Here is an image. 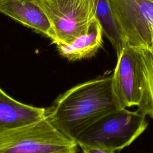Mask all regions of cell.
<instances>
[{
  "label": "cell",
  "instance_id": "1",
  "mask_svg": "<svg viewBox=\"0 0 153 153\" xmlns=\"http://www.w3.org/2000/svg\"><path fill=\"white\" fill-rule=\"evenodd\" d=\"M121 108L112 90L111 75L88 81L70 88L47 109V116L54 127L74 141L96 121Z\"/></svg>",
  "mask_w": 153,
  "mask_h": 153
},
{
  "label": "cell",
  "instance_id": "2",
  "mask_svg": "<svg viewBox=\"0 0 153 153\" xmlns=\"http://www.w3.org/2000/svg\"><path fill=\"white\" fill-rule=\"evenodd\" d=\"M145 116L121 108L110 112L83 130L75 139L79 146L120 151L128 146L146 128Z\"/></svg>",
  "mask_w": 153,
  "mask_h": 153
},
{
  "label": "cell",
  "instance_id": "3",
  "mask_svg": "<svg viewBox=\"0 0 153 153\" xmlns=\"http://www.w3.org/2000/svg\"><path fill=\"white\" fill-rule=\"evenodd\" d=\"M78 145L50 121L42 119L0 133V153H60Z\"/></svg>",
  "mask_w": 153,
  "mask_h": 153
},
{
  "label": "cell",
  "instance_id": "4",
  "mask_svg": "<svg viewBox=\"0 0 153 153\" xmlns=\"http://www.w3.org/2000/svg\"><path fill=\"white\" fill-rule=\"evenodd\" d=\"M50 23L51 39L68 44L86 32L96 19L98 0H38Z\"/></svg>",
  "mask_w": 153,
  "mask_h": 153
},
{
  "label": "cell",
  "instance_id": "5",
  "mask_svg": "<svg viewBox=\"0 0 153 153\" xmlns=\"http://www.w3.org/2000/svg\"><path fill=\"white\" fill-rule=\"evenodd\" d=\"M120 27L123 47L149 48L152 40L153 1L108 0Z\"/></svg>",
  "mask_w": 153,
  "mask_h": 153
},
{
  "label": "cell",
  "instance_id": "6",
  "mask_svg": "<svg viewBox=\"0 0 153 153\" xmlns=\"http://www.w3.org/2000/svg\"><path fill=\"white\" fill-rule=\"evenodd\" d=\"M112 85L123 108L138 105L141 96V74L134 53L128 47H124L117 56Z\"/></svg>",
  "mask_w": 153,
  "mask_h": 153
},
{
  "label": "cell",
  "instance_id": "7",
  "mask_svg": "<svg viewBox=\"0 0 153 153\" xmlns=\"http://www.w3.org/2000/svg\"><path fill=\"white\" fill-rule=\"evenodd\" d=\"M0 12L51 39V25L38 0H0Z\"/></svg>",
  "mask_w": 153,
  "mask_h": 153
},
{
  "label": "cell",
  "instance_id": "8",
  "mask_svg": "<svg viewBox=\"0 0 153 153\" xmlns=\"http://www.w3.org/2000/svg\"><path fill=\"white\" fill-rule=\"evenodd\" d=\"M46 115L47 109L19 102L0 88V133L33 123Z\"/></svg>",
  "mask_w": 153,
  "mask_h": 153
},
{
  "label": "cell",
  "instance_id": "9",
  "mask_svg": "<svg viewBox=\"0 0 153 153\" xmlns=\"http://www.w3.org/2000/svg\"><path fill=\"white\" fill-rule=\"evenodd\" d=\"M103 30L95 19L87 30L68 44H56L59 54L70 61L86 59L94 56L103 44Z\"/></svg>",
  "mask_w": 153,
  "mask_h": 153
},
{
  "label": "cell",
  "instance_id": "10",
  "mask_svg": "<svg viewBox=\"0 0 153 153\" xmlns=\"http://www.w3.org/2000/svg\"><path fill=\"white\" fill-rule=\"evenodd\" d=\"M131 50L141 74V96L136 111L153 118V54L148 48Z\"/></svg>",
  "mask_w": 153,
  "mask_h": 153
},
{
  "label": "cell",
  "instance_id": "11",
  "mask_svg": "<svg viewBox=\"0 0 153 153\" xmlns=\"http://www.w3.org/2000/svg\"><path fill=\"white\" fill-rule=\"evenodd\" d=\"M96 19L99 22L103 33L112 45L117 56L123 49L121 33L108 0H98Z\"/></svg>",
  "mask_w": 153,
  "mask_h": 153
},
{
  "label": "cell",
  "instance_id": "12",
  "mask_svg": "<svg viewBox=\"0 0 153 153\" xmlns=\"http://www.w3.org/2000/svg\"><path fill=\"white\" fill-rule=\"evenodd\" d=\"M82 150L83 153H115V151L99 147H94L89 146H80Z\"/></svg>",
  "mask_w": 153,
  "mask_h": 153
},
{
  "label": "cell",
  "instance_id": "13",
  "mask_svg": "<svg viewBox=\"0 0 153 153\" xmlns=\"http://www.w3.org/2000/svg\"><path fill=\"white\" fill-rule=\"evenodd\" d=\"M149 51L151 52V53L153 54V30H152V43H151V45L149 48H148Z\"/></svg>",
  "mask_w": 153,
  "mask_h": 153
},
{
  "label": "cell",
  "instance_id": "14",
  "mask_svg": "<svg viewBox=\"0 0 153 153\" xmlns=\"http://www.w3.org/2000/svg\"><path fill=\"white\" fill-rule=\"evenodd\" d=\"M76 150H72V151H66V152H60V153H76Z\"/></svg>",
  "mask_w": 153,
  "mask_h": 153
},
{
  "label": "cell",
  "instance_id": "15",
  "mask_svg": "<svg viewBox=\"0 0 153 153\" xmlns=\"http://www.w3.org/2000/svg\"><path fill=\"white\" fill-rule=\"evenodd\" d=\"M151 1H153V0H151Z\"/></svg>",
  "mask_w": 153,
  "mask_h": 153
},
{
  "label": "cell",
  "instance_id": "16",
  "mask_svg": "<svg viewBox=\"0 0 153 153\" xmlns=\"http://www.w3.org/2000/svg\"><path fill=\"white\" fill-rule=\"evenodd\" d=\"M82 153H83V152H82Z\"/></svg>",
  "mask_w": 153,
  "mask_h": 153
}]
</instances>
